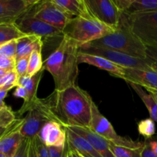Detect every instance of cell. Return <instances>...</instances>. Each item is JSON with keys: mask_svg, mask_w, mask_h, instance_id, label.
<instances>
[{"mask_svg": "<svg viewBox=\"0 0 157 157\" xmlns=\"http://www.w3.org/2000/svg\"><path fill=\"white\" fill-rule=\"evenodd\" d=\"M55 91L54 113L65 127L91 128V110L93 102L90 95L76 84Z\"/></svg>", "mask_w": 157, "mask_h": 157, "instance_id": "cell-1", "label": "cell"}, {"mask_svg": "<svg viewBox=\"0 0 157 157\" xmlns=\"http://www.w3.org/2000/svg\"><path fill=\"white\" fill-rule=\"evenodd\" d=\"M79 48L75 41L64 35L58 47L43 61L42 68L51 74L56 91L75 84L78 75Z\"/></svg>", "mask_w": 157, "mask_h": 157, "instance_id": "cell-2", "label": "cell"}, {"mask_svg": "<svg viewBox=\"0 0 157 157\" xmlns=\"http://www.w3.org/2000/svg\"><path fill=\"white\" fill-rule=\"evenodd\" d=\"M83 46L109 49L146 59V45L131 32L123 14L118 28L113 33Z\"/></svg>", "mask_w": 157, "mask_h": 157, "instance_id": "cell-3", "label": "cell"}, {"mask_svg": "<svg viewBox=\"0 0 157 157\" xmlns=\"http://www.w3.org/2000/svg\"><path fill=\"white\" fill-rule=\"evenodd\" d=\"M55 91L46 98H37L27 112L20 133L24 138H33L38 135L42 127L49 121L58 119L54 113Z\"/></svg>", "mask_w": 157, "mask_h": 157, "instance_id": "cell-4", "label": "cell"}, {"mask_svg": "<svg viewBox=\"0 0 157 157\" xmlns=\"http://www.w3.org/2000/svg\"><path fill=\"white\" fill-rule=\"evenodd\" d=\"M115 29L95 18L74 17L65 29L64 35L81 46L103 38L115 32Z\"/></svg>", "mask_w": 157, "mask_h": 157, "instance_id": "cell-5", "label": "cell"}, {"mask_svg": "<svg viewBox=\"0 0 157 157\" xmlns=\"http://www.w3.org/2000/svg\"><path fill=\"white\" fill-rule=\"evenodd\" d=\"M131 32L146 46H157V12L123 14Z\"/></svg>", "mask_w": 157, "mask_h": 157, "instance_id": "cell-6", "label": "cell"}, {"mask_svg": "<svg viewBox=\"0 0 157 157\" xmlns=\"http://www.w3.org/2000/svg\"><path fill=\"white\" fill-rule=\"evenodd\" d=\"M91 130L100 135L109 142L129 149H138L144 146V143L134 141L128 137H123L117 134L111 123L100 113L96 104L92 103L91 110Z\"/></svg>", "mask_w": 157, "mask_h": 157, "instance_id": "cell-7", "label": "cell"}, {"mask_svg": "<svg viewBox=\"0 0 157 157\" xmlns=\"http://www.w3.org/2000/svg\"><path fill=\"white\" fill-rule=\"evenodd\" d=\"M29 12L34 18L63 32L74 18L55 4L52 0L38 1L29 9Z\"/></svg>", "mask_w": 157, "mask_h": 157, "instance_id": "cell-8", "label": "cell"}, {"mask_svg": "<svg viewBox=\"0 0 157 157\" xmlns=\"http://www.w3.org/2000/svg\"><path fill=\"white\" fill-rule=\"evenodd\" d=\"M79 52L82 53L88 54V55L99 56L115 64L123 67H131V68H139L143 70H152L146 59L135 58L130 55H126L122 52L116 51L109 50V49L99 48L94 47H82L79 48Z\"/></svg>", "mask_w": 157, "mask_h": 157, "instance_id": "cell-9", "label": "cell"}, {"mask_svg": "<svg viewBox=\"0 0 157 157\" xmlns=\"http://www.w3.org/2000/svg\"><path fill=\"white\" fill-rule=\"evenodd\" d=\"M89 13L95 19L112 28H118L123 14L113 0H85Z\"/></svg>", "mask_w": 157, "mask_h": 157, "instance_id": "cell-10", "label": "cell"}, {"mask_svg": "<svg viewBox=\"0 0 157 157\" xmlns=\"http://www.w3.org/2000/svg\"><path fill=\"white\" fill-rule=\"evenodd\" d=\"M29 11L22 15L15 23L23 34L26 35H36L42 38H62L64 36L63 31L34 18Z\"/></svg>", "mask_w": 157, "mask_h": 157, "instance_id": "cell-11", "label": "cell"}, {"mask_svg": "<svg viewBox=\"0 0 157 157\" xmlns=\"http://www.w3.org/2000/svg\"><path fill=\"white\" fill-rule=\"evenodd\" d=\"M38 0H0V24H13Z\"/></svg>", "mask_w": 157, "mask_h": 157, "instance_id": "cell-12", "label": "cell"}, {"mask_svg": "<svg viewBox=\"0 0 157 157\" xmlns=\"http://www.w3.org/2000/svg\"><path fill=\"white\" fill-rule=\"evenodd\" d=\"M37 136L47 147H62L66 144V127L56 121L46 123L42 127Z\"/></svg>", "mask_w": 157, "mask_h": 157, "instance_id": "cell-13", "label": "cell"}, {"mask_svg": "<svg viewBox=\"0 0 157 157\" xmlns=\"http://www.w3.org/2000/svg\"><path fill=\"white\" fill-rule=\"evenodd\" d=\"M123 79L128 83H132L145 87L147 91H157V72L153 70L123 67Z\"/></svg>", "mask_w": 157, "mask_h": 157, "instance_id": "cell-14", "label": "cell"}, {"mask_svg": "<svg viewBox=\"0 0 157 157\" xmlns=\"http://www.w3.org/2000/svg\"><path fill=\"white\" fill-rule=\"evenodd\" d=\"M24 118L16 119L6 134L0 139V153L7 157H12L23 140L20 129Z\"/></svg>", "mask_w": 157, "mask_h": 157, "instance_id": "cell-15", "label": "cell"}, {"mask_svg": "<svg viewBox=\"0 0 157 157\" xmlns=\"http://www.w3.org/2000/svg\"><path fill=\"white\" fill-rule=\"evenodd\" d=\"M44 71V69L42 68L40 71H38V73L35 74L32 77L24 75V76L18 78V86L24 87L27 90V98L24 101V103H23L21 108L18 110V116H21L24 113L29 111L32 104L38 98V97H37V90H38V84H39L40 81H41Z\"/></svg>", "mask_w": 157, "mask_h": 157, "instance_id": "cell-16", "label": "cell"}, {"mask_svg": "<svg viewBox=\"0 0 157 157\" xmlns=\"http://www.w3.org/2000/svg\"><path fill=\"white\" fill-rule=\"evenodd\" d=\"M77 134L84 137L102 157H115L109 149V142L89 128L67 127Z\"/></svg>", "mask_w": 157, "mask_h": 157, "instance_id": "cell-17", "label": "cell"}, {"mask_svg": "<svg viewBox=\"0 0 157 157\" xmlns=\"http://www.w3.org/2000/svg\"><path fill=\"white\" fill-rule=\"evenodd\" d=\"M66 131V143L69 150L76 152L82 157H102L84 137L67 127Z\"/></svg>", "mask_w": 157, "mask_h": 157, "instance_id": "cell-18", "label": "cell"}, {"mask_svg": "<svg viewBox=\"0 0 157 157\" xmlns=\"http://www.w3.org/2000/svg\"><path fill=\"white\" fill-rule=\"evenodd\" d=\"M78 64L85 63V64H90V65L95 66L98 68L102 70L106 71L110 75L116 77V78H122L123 77V67L115 64L114 63L105 59L99 56H95L92 55H88V54L82 53L79 52L78 57Z\"/></svg>", "mask_w": 157, "mask_h": 157, "instance_id": "cell-19", "label": "cell"}, {"mask_svg": "<svg viewBox=\"0 0 157 157\" xmlns=\"http://www.w3.org/2000/svg\"><path fill=\"white\" fill-rule=\"evenodd\" d=\"M55 4L73 17L93 18L89 13L85 0H52Z\"/></svg>", "mask_w": 157, "mask_h": 157, "instance_id": "cell-20", "label": "cell"}, {"mask_svg": "<svg viewBox=\"0 0 157 157\" xmlns=\"http://www.w3.org/2000/svg\"><path fill=\"white\" fill-rule=\"evenodd\" d=\"M42 38L36 35H25L17 40L15 61L24 57L29 56L32 51L38 47H42Z\"/></svg>", "mask_w": 157, "mask_h": 157, "instance_id": "cell-21", "label": "cell"}, {"mask_svg": "<svg viewBox=\"0 0 157 157\" xmlns=\"http://www.w3.org/2000/svg\"><path fill=\"white\" fill-rule=\"evenodd\" d=\"M134 91L137 94L140 99L144 103L145 106L148 109V111L149 113L150 118L154 121L157 123V98L152 93L146 91L141 86L137 85V84L129 83Z\"/></svg>", "mask_w": 157, "mask_h": 157, "instance_id": "cell-22", "label": "cell"}, {"mask_svg": "<svg viewBox=\"0 0 157 157\" xmlns=\"http://www.w3.org/2000/svg\"><path fill=\"white\" fill-rule=\"evenodd\" d=\"M25 35H26L17 28L15 23L0 24V45L13 40H18Z\"/></svg>", "mask_w": 157, "mask_h": 157, "instance_id": "cell-23", "label": "cell"}, {"mask_svg": "<svg viewBox=\"0 0 157 157\" xmlns=\"http://www.w3.org/2000/svg\"><path fill=\"white\" fill-rule=\"evenodd\" d=\"M157 12V0H132L126 13L128 15L143 12Z\"/></svg>", "mask_w": 157, "mask_h": 157, "instance_id": "cell-24", "label": "cell"}, {"mask_svg": "<svg viewBox=\"0 0 157 157\" xmlns=\"http://www.w3.org/2000/svg\"><path fill=\"white\" fill-rule=\"evenodd\" d=\"M42 47H38L32 51L31 53L26 75L27 76L32 77L42 69L43 61L42 57Z\"/></svg>", "mask_w": 157, "mask_h": 157, "instance_id": "cell-25", "label": "cell"}, {"mask_svg": "<svg viewBox=\"0 0 157 157\" xmlns=\"http://www.w3.org/2000/svg\"><path fill=\"white\" fill-rule=\"evenodd\" d=\"M16 120L15 114L9 106H5L0 110V139L6 134Z\"/></svg>", "mask_w": 157, "mask_h": 157, "instance_id": "cell-26", "label": "cell"}, {"mask_svg": "<svg viewBox=\"0 0 157 157\" xmlns=\"http://www.w3.org/2000/svg\"><path fill=\"white\" fill-rule=\"evenodd\" d=\"M143 147L144 146L138 149H129L119 147L109 142V149L115 157H142Z\"/></svg>", "mask_w": 157, "mask_h": 157, "instance_id": "cell-27", "label": "cell"}, {"mask_svg": "<svg viewBox=\"0 0 157 157\" xmlns=\"http://www.w3.org/2000/svg\"><path fill=\"white\" fill-rule=\"evenodd\" d=\"M138 132L146 139H149L155 133V122L151 118L140 121L138 123Z\"/></svg>", "mask_w": 157, "mask_h": 157, "instance_id": "cell-28", "label": "cell"}, {"mask_svg": "<svg viewBox=\"0 0 157 157\" xmlns=\"http://www.w3.org/2000/svg\"><path fill=\"white\" fill-rule=\"evenodd\" d=\"M18 84V76L15 70L10 71L2 78V87L1 90L9 91Z\"/></svg>", "mask_w": 157, "mask_h": 157, "instance_id": "cell-29", "label": "cell"}, {"mask_svg": "<svg viewBox=\"0 0 157 157\" xmlns=\"http://www.w3.org/2000/svg\"><path fill=\"white\" fill-rule=\"evenodd\" d=\"M146 61L150 68L157 72V46H146Z\"/></svg>", "mask_w": 157, "mask_h": 157, "instance_id": "cell-30", "label": "cell"}, {"mask_svg": "<svg viewBox=\"0 0 157 157\" xmlns=\"http://www.w3.org/2000/svg\"><path fill=\"white\" fill-rule=\"evenodd\" d=\"M17 40L6 43L0 45V56L8 58L15 59V52H16Z\"/></svg>", "mask_w": 157, "mask_h": 157, "instance_id": "cell-31", "label": "cell"}, {"mask_svg": "<svg viewBox=\"0 0 157 157\" xmlns=\"http://www.w3.org/2000/svg\"><path fill=\"white\" fill-rule=\"evenodd\" d=\"M31 140L32 138H23L21 144L12 157H29Z\"/></svg>", "mask_w": 157, "mask_h": 157, "instance_id": "cell-32", "label": "cell"}, {"mask_svg": "<svg viewBox=\"0 0 157 157\" xmlns=\"http://www.w3.org/2000/svg\"><path fill=\"white\" fill-rule=\"evenodd\" d=\"M29 57H30V55L27 57H24V58H22L15 61V70L17 72V74H18V78L26 75L28 64H29Z\"/></svg>", "mask_w": 157, "mask_h": 157, "instance_id": "cell-33", "label": "cell"}, {"mask_svg": "<svg viewBox=\"0 0 157 157\" xmlns=\"http://www.w3.org/2000/svg\"><path fill=\"white\" fill-rule=\"evenodd\" d=\"M47 148L49 150V157H69V148L67 143L64 147H49Z\"/></svg>", "mask_w": 157, "mask_h": 157, "instance_id": "cell-34", "label": "cell"}, {"mask_svg": "<svg viewBox=\"0 0 157 157\" xmlns=\"http://www.w3.org/2000/svg\"><path fill=\"white\" fill-rule=\"evenodd\" d=\"M35 149H36L37 155L38 157H49V150L46 146H45L39 139L38 136H35Z\"/></svg>", "mask_w": 157, "mask_h": 157, "instance_id": "cell-35", "label": "cell"}, {"mask_svg": "<svg viewBox=\"0 0 157 157\" xmlns=\"http://www.w3.org/2000/svg\"><path fill=\"white\" fill-rule=\"evenodd\" d=\"M15 59L0 56V68L7 71L15 70Z\"/></svg>", "mask_w": 157, "mask_h": 157, "instance_id": "cell-36", "label": "cell"}, {"mask_svg": "<svg viewBox=\"0 0 157 157\" xmlns=\"http://www.w3.org/2000/svg\"><path fill=\"white\" fill-rule=\"evenodd\" d=\"M113 2L115 3V6L118 8L119 10L122 13H126V11L130 7L131 4L132 2V0H113Z\"/></svg>", "mask_w": 157, "mask_h": 157, "instance_id": "cell-37", "label": "cell"}, {"mask_svg": "<svg viewBox=\"0 0 157 157\" xmlns=\"http://www.w3.org/2000/svg\"><path fill=\"white\" fill-rule=\"evenodd\" d=\"M13 95L17 98H22L25 101L27 98V90L24 87L22 86H17L15 92L13 93Z\"/></svg>", "mask_w": 157, "mask_h": 157, "instance_id": "cell-38", "label": "cell"}, {"mask_svg": "<svg viewBox=\"0 0 157 157\" xmlns=\"http://www.w3.org/2000/svg\"><path fill=\"white\" fill-rule=\"evenodd\" d=\"M142 157H157L156 155L151 150L149 143L145 142L144 147H143V151H142Z\"/></svg>", "mask_w": 157, "mask_h": 157, "instance_id": "cell-39", "label": "cell"}, {"mask_svg": "<svg viewBox=\"0 0 157 157\" xmlns=\"http://www.w3.org/2000/svg\"><path fill=\"white\" fill-rule=\"evenodd\" d=\"M29 157H38L36 149H35V137L32 138V140H31V144H30V147H29Z\"/></svg>", "mask_w": 157, "mask_h": 157, "instance_id": "cell-40", "label": "cell"}, {"mask_svg": "<svg viewBox=\"0 0 157 157\" xmlns=\"http://www.w3.org/2000/svg\"><path fill=\"white\" fill-rule=\"evenodd\" d=\"M8 91L3 90H0V110L2 109L6 106V104L4 102V100L6 97L7 96Z\"/></svg>", "mask_w": 157, "mask_h": 157, "instance_id": "cell-41", "label": "cell"}, {"mask_svg": "<svg viewBox=\"0 0 157 157\" xmlns=\"http://www.w3.org/2000/svg\"><path fill=\"white\" fill-rule=\"evenodd\" d=\"M149 145L152 151L157 156V141H150L149 143Z\"/></svg>", "mask_w": 157, "mask_h": 157, "instance_id": "cell-42", "label": "cell"}, {"mask_svg": "<svg viewBox=\"0 0 157 157\" xmlns=\"http://www.w3.org/2000/svg\"><path fill=\"white\" fill-rule=\"evenodd\" d=\"M68 148H69V147H68ZM69 157H82V156H79L76 152L73 151V150H69Z\"/></svg>", "mask_w": 157, "mask_h": 157, "instance_id": "cell-43", "label": "cell"}, {"mask_svg": "<svg viewBox=\"0 0 157 157\" xmlns=\"http://www.w3.org/2000/svg\"><path fill=\"white\" fill-rule=\"evenodd\" d=\"M9 71H10L4 70V69H1V68H0V76H1V77L5 76V75H6V74H7Z\"/></svg>", "mask_w": 157, "mask_h": 157, "instance_id": "cell-44", "label": "cell"}, {"mask_svg": "<svg viewBox=\"0 0 157 157\" xmlns=\"http://www.w3.org/2000/svg\"><path fill=\"white\" fill-rule=\"evenodd\" d=\"M2 78L3 77L0 76V90H1L2 87Z\"/></svg>", "mask_w": 157, "mask_h": 157, "instance_id": "cell-45", "label": "cell"}, {"mask_svg": "<svg viewBox=\"0 0 157 157\" xmlns=\"http://www.w3.org/2000/svg\"><path fill=\"white\" fill-rule=\"evenodd\" d=\"M148 92H151V93H152L154 95H155V98H157V91H155V90H149Z\"/></svg>", "mask_w": 157, "mask_h": 157, "instance_id": "cell-46", "label": "cell"}, {"mask_svg": "<svg viewBox=\"0 0 157 157\" xmlns=\"http://www.w3.org/2000/svg\"><path fill=\"white\" fill-rule=\"evenodd\" d=\"M0 157H7L6 156H5L4 154H2V153H0Z\"/></svg>", "mask_w": 157, "mask_h": 157, "instance_id": "cell-47", "label": "cell"}]
</instances>
